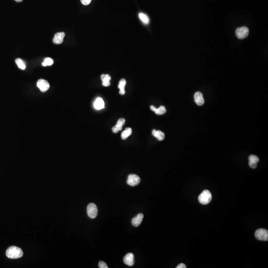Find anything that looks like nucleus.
I'll use <instances>...</instances> for the list:
<instances>
[{
  "instance_id": "1",
  "label": "nucleus",
  "mask_w": 268,
  "mask_h": 268,
  "mask_svg": "<svg viewBox=\"0 0 268 268\" xmlns=\"http://www.w3.org/2000/svg\"><path fill=\"white\" fill-rule=\"evenodd\" d=\"M6 256L10 259H18L23 257V250L17 246H11L6 251Z\"/></svg>"
},
{
  "instance_id": "2",
  "label": "nucleus",
  "mask_w": 268,
  "mask_h": 268,
  "mask_svg": "<svg viewBox=\"0 0 268 268\" xmlns=\"http://www.w3.org/2000/svg\"><path fill=\"white\" fill-rule=\"evenodd\" d=\"M212 194L208 190H205L198 197L199 202L203 205H207L211 202L212 200Z\"/></svg>"
},
{
  "instance_id": "3",
  "label": "nucleus",
  "mask_w": 268,
  "mask_h": 268,
  "mask_svg": "<svg viewBox=\"0 0 268 268\" xmlns=\"http://www.w3.org/2000/svg\"><path fill=\"white\" fill-rule=\"evenodd\" d=\"M255 236L258 240L267 241L268 240V230L265 229H259L256 231Z\"/></svg>"
},
{
  "instance_id": "4",
  "label": "nucleus",
  "mask_w": 268,
  "mask_h": 268,
  "mask_svg": "<svg viewBox=\"0 0 268 268\" xmlns=\"http://www.w3.org/2000/svg\"><path fill=\"white\" fill-rule=\"evenodd\" d=\"M87 215L90 219H95L98 214V209L94 203H89L87 207Z\"/></svg>"
},
{
  "instance_id": "5",
  "label": "nucleus",
  "mask_w": 268,
  "mask_h": 268,
  "mask_svg": "<svg viewBox=\"0 0 268 268\" xmlns=\"http://www.w3.org/2000/svg\"><path fill=\"white\" fill-rule=\"evenodd\" d=\"M249 33V31L248 28L246 27H241L237 28L235 31L236 36L240 39H242L247 37L248 36Z\"/></svg>"
},
{
  "instance_id": "6",
  "label": "nucleus",
  "mask_w": 268,
  "mask_h": 268,
  "mask_svg": "<svg viewBox=\"0 0 268 268\" xmlns=\"http://www.w3.org/2000/svg\"><path fill=\"white\" fill-rule=\"evenodd\" d=\"M140 179L139 176L136 174H130L128 176V179L127 183L129 185L134 187L138 185V184L140 183Z\"/></svg>"
},
{
  "instance_id": "7",
  "label": "nucleus",
  "mask_w": 268,
  "mask_h": 268,
  "mask_svg": "<svg viewBox=\"0 0 268 268\" xmlns=\"http://www.w3.org/2000/svg\"><path fill=\"white\" fill-rule=\"evenodd\" d=\"M37 86L40 90V91L43 93L47 91L50 87L49 83L43 79H40L38 80L37 83Z\"/></svg>"
},
{
  "instance_id": "8",
  "label": "nucleus",
  "mask_w": 268,
  "mask_h": 268,
  "mask_svg": "<svg viewBox=\"0 0 268 268\" xmlns=\"http://www.w3.org/2000/svg\"><path fill=\"white\" fill-rule=\"evenodd\" d=\"M124 262L127 265L132 266L135 263L134 255L132 253H129L125 256L123 259Z\"/></svg>"
},
{
  "instance_id": "9",
  "label": "nucleus",
  "mask_w": 268,
  "mask_h": 268,
  "mask_svg": "<svg viewBox=\"0 0 268 268\" xmlns=\"http://www.w3.org/2000/svg\"><path fill=\"white\" fill-rule=\"evenodd\" d=\"M125 123V119L124 118H120L117 122L116 125L112 128V131L114 133H117L120 131L122 130L123 126Z\"/></svg>"
},
{
  "instance_id": "10",
  "label": "nucleus",
  "mask_w": 268,
  "mask_h": 268,
  "mask_svg": "<svg viewBox=\"0 0 268 268\" xmlns=\"http://www.w3.org/2000/svg\"><path fill=\"white\" fill-rule=\"evenodd\" d=\"M259 162V159L257 156L251 155L249 157V165L252 169H256L257 167V163Z\"/></svg>"
},
{
  "instance_id": "11",
  "label": "nucleus",
  "mask_w": 268,
  "mask_h": 268,
  "mask_svg": "<svg viewBox=\"0 0 268 268\" xmlns=\"http://www.w3.org/2000/svg\"><path fill=\"white\" fill-rule=\"evenodd\" d=\"M65 36V33L63 32L57 33L55 34L53 39V42L56 44H60L63 42L64 38Z\"/></svg>"
},
{
  "instance_id": "12",
  "label": "nucleus",
  "mask_w": 268,
  "mask_h": 268,
  "mask_svg": "<svg viewBox=\"0 0 268 268\" xmlns=\"http://www.w3.org/2000/svg\"><path fill=\"white\" fill-rule=\"evenodd\" d=\"M194 100L198 106H202L204 103V99L203 94L201 92H196L194 94Z\"/></svg>"
},
{
  "instance_id": "13",
  "label": "nucleus",
  "mask_w": 268,
  "mask_h": 268,
  "mask_svg": "<svg viewBox=\"0 0 268 268\" xmlns=\"http://www.w3.org/2000/svg\"><path fill=\"white\" fill-rule=\"evenodd\" d=\"M143 213H139L136 216L132 219V224L135 227H138L142 223L143 220Z\"/></svg>"
},
{
  "instance_id": "14",
  "label": "nucleus",
  "mask_w": 268,
  "mask_h": 268,
  "mask_svg": "<svg viewBox=\"0 0 268 268\" xmlns=\"http://www.w3.org/2000/svg\"><path fill=\"white\" fill-rule=\"evenodd\" d=\"M151 110L155 112L156 115H162L166 112V110L164 106H161L159 108H156L154 106H150Z\"/></svg>"
},
{
  "instance_id": "15",
  "label": "nucleus",
  "mask_w": 268,
  "mask_h": 268,
  "mask_svg": "<svg viewBox=\"0 0 268 268\" xmlns=\"http://www.w3.org/2000/svg\"><path fill=\"white\" fill-rule=\"evenodd\" d=\"M101 79L102 81L103 86L106 87H107L110 86V80H111V76L108 74H102L101 76Z\"/></svg>"
},
{
  "instance_id": "16",
  "label": "nucleus",
  "mask_w": 268,
  "mask_h": 268,
  "mask_svg": "<svg viewBox=\"0 0 268 268\" xmlns=\"http://www.w3.org/2000/svg\"><path fill=\"white\" fill-rule=\"evenodd\" d=\"M94 107L96 109L100 110L104 108V102L102 98L98 97L94 101Z\"/></svg>"
},
{
  "instance_id": "17",
  "label": "nucleus",
  "mask_w": 268,
  "mask_h": 268,
  "mask_svg": "<svg viewBox=\"0 0 268 268\" xmlns=\"http://www.w3.org/2000/svg\"><path fill=\"white\" fill-rule=\"evenodd\" d=\"M153 135L154 137H156L159 140H163L165 138V134L163 132L161 131H156V130H153L152 132Z\"/></svg>"
},
{
  "instance_id": "18",
  "label": "nucleus",
  "mask_w": 268,
  "mask_h": 268,
  "mask_svg": "<svg viewBox=\"0 0 268 268\" xmlns=\"http://www.w3.org/2000/svg\"><path fill=\"white\" fill-rule=\"evenodd\" d=\"M126 84V80L124 79H122L120 80L118 87L120 89L119 93L121 95H124L125 93V87Z\"/></svg>"
},
{
  "instance_id": "19",
  "label": "nucleus",
  "mask_w": 268,
  "mask_h": 268,
  "mask_svg": "<svg viewBox=\"0 0 268 268\" xmlns=\"http://www.w3.org/2000/svg\"><path fill=\"white\" fill-rule=\"evenodd\" d=\"M132 130L131 128H127L121 134V138L122 140H126L128 137L132 134Z\"/></svg>"
},
{
  "instance_id": "20",
  "label": "nucleus",
  "mask_w": 268,
  "mask_h": 268,
  "mask_svg": "<svg viewBox=\"0 0 268 268\" xmlns=\"http://www.w3.org/2000/svg\"><path fill=\"white\" fill-rule=\"evenodd\" d=\"M139 18L142 20V22L145 24H149L150 23V19L147 14L143 13H139Z\"/></svg>"
},
{
  "instance_id": "21",
  "label": "nucleus",
  "mask_w": 268,
  "mask_h": 268,
  "mask_svg": "<svg viewBox=\"0 0 268 268\" xmlns=\"http://www.w3.org/2000/svg\"><path fill=\"white\" fill-rule=\"evenodd\" d=\"M16 63L17 64V65L18 66V67L20 69H21V70H24L26 68V66H25L24 62L21 59H20V58H17V59H16Z\"/></svg>"
},
{
  "instance_id": "22",
  "label": "nucleus",
  "mask_w": 268,
  "mask_h": 268,
  "mask_svg": "<svg viewBox=\"0 0 268 268\" xmlns=\"http://www.w3.org/2000/svg\"><path fill=\"white\" fill-rule=\"evenodd\" d=\"M54 61L50 58H46L44 59V62L42 63V66L46 67L47 66H51L53 64Z\"/></svg>"
},
{
  "instance_id": "23",
  "label": "nucleus",
  "mask_w": 268,
  "mask_h": 268,
  "mask_svg": "<svg viewBox=\"0 0 268 268\" xmlns=\"http://www.w3.org/2000/svg\"><path fill=\"white\" fill-rule=\"evenodd\" d=\"M98 266L100 268H108L107 264L103 261H100L98 264Z\"/></svg>"
},
{
  "instance_id": "24",
  "label": "nucleus",
  "mask_w": 268,
  "mask_h": 268,
  "mask_svg": "<svg viewBox=\"0 0 268 268\" xmlns=\"http://www.w3.org/2000/svg\"><path fill=\"white\" fill-rule=\"evenodd\" d=\"M80 1L84 5L87 6L91 3V0H80Z\"/></svg>"
},
{
  "instance_id": "25",
  "label": "nucleus",
  "mask_w": 268,
  "mask_h": 268,
  "mask_svg": "<svg viewBox=\"0 0 268 268\" xmlns=\"http://www.w3.org/2000/svg\"><path fill=\"white\" fill-rule=\"evenodd\" d=\"M186 268V266L185 265V264H183V263H181V264H180L179 265L177 266V267H176V268Z\"/></svg>"
},
{
  "instance_id": "26",
  "label": "nucleus",
  "mask_w": 268,
  "mask_h": 268,
  "mask_svg": "<svg viewBox=\"0 0 268 268\" xmlns=\"http://www.w3.org/2000/svg\"><path fill=\"white\" fill-rule=\"evenodd\" d=\"M14 1L17 2H21L23 1V0H14Z\"/></svg>"
}]
</instances>
